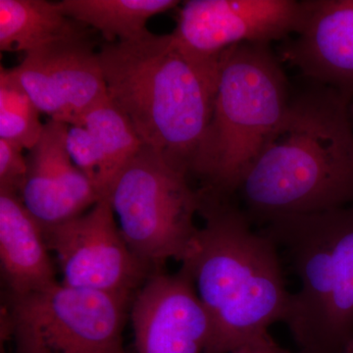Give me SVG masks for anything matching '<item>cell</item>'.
I'll return each instance as SVG.
<instances>
[{"mask_svg":"<svg viewBox=\"0 0 353 353\" xmlns=\"http://www.w3.org/2000/svg\"><path fill=\"white\" fill-rule=\"evenodd\" d=\"M350 101L310 81L292 90L282 119L236 190L252 224L353 204Z\"/></svg>","mask_w":353,"mask_h":353,"instance_id":"cell-1","label":"cell"},{"mask_svg":"<svg viewBox=\"0 0 353 353\" xmlns=\"http://www.w3.org/2000/svg\"><path fill=\"white\" fill-rule=\"evenodd\" d=\"M201 194L204 225L181 269L192 278L212 325L204 353H229L284 322L292 292L270 236L253 228L233 199Z\"/></svg>","mask_w":353,"mask_h":353,"instance_id":"cell-2","label":"cell"},{"mask_svg":"<svg viewBox=\"0 0 353 353\" xmlns=\"http://www.w3.org/2000/svg\"><path fill=\"white\" fill-rule=\"evenodd\" d=\"M108 97L143 145L192 178L212 115L219 62L197 61L169 34L150 31L99 51Z\"/></svg>","mask_w":353,"mask_h":353,"instance_id":"cell-3","label":"cell"},{"mask_svg":"<svg viewBox=\"0 0 353 353\" xmlns=\"http://www.w3.org/2000/svg\"><path fill=\"white\" fill-rule=\"evenodd\" d=\"M299 281L285 324L299 353H343L353 336V204L261 226Z\"/></svg>","mask_w":353,"mask_h":353,"instance_id":"cell-4","label":"cell"},{"mask_svg":"<svg viewBox=\"0 0 353 353\" xmlns=\"http://www.w3.org/2000/svg\"><path fill=\"white\" fill-rule=\"evenodd\" d=\"M289 81L270 44L243 43L220 58L212 115L192 176L201 192L234 199L289 104Z\"/></svg>","mask_w":353,"mask_h":353,"instance_id":"cell-5","label":"cell"},{"mask_svg":"<svg viewBox=\"0 0 353 353\" xmlns=\"http://www.w3.org/2000/svg\"><path fill=\"white\" fill-rule=\"evenodd\" d=\"M106 199L130 250L150 266L182 262L199 228L201 194L190 178L143 145L118 172Z\"/></svg>","mask_w":353,"mask_h":353,"instance_id":"cell-6","label":"cell"},{"mask_svg":"<svg viewBox=\"0 0 353 353\" xmlns=\"http://www.w3.org/2000/svg\"><path fill=\"white\" fill-rule=\"evenodd\" d=\"M129 297L68 287L11 296L9 331L18 353H126Z\"/></svg>","mask_w":353,"mask_h":353,"instance_id":"cell-7","label":"cell"},{"mask_svg":"<svg viewBox=\"0 0 353 353\" xmlns=\"http://www.w3.org/2000/svg\"><path fill=\"white\" fill-rule=\"evenodd\" d=\"M43 234L68 287L131 299L152 274V267L130 250L106 197Z\"/></svg>","mask_w":353,"mask_h":353,"instance_id":"cell-8","label":"cell"},{"mask_svg":"<svg viewBox=\"0 0 353 353\" xmlns=\"http://www.w3.org/2000/svg\"><path fill=\"white\" fill-rule=\"evenodd\" d=\"M301 17L303 1L296 0H189L171 36L187 57L216 63L239 44H270L296 34Z\"/></svg>","mask_w":353,"mask_h":353,"instance_id":"cell-9","label":"cell"},{"mask_svg":"<svg viewBox=\"0 0 353 353\" xmlns=\"http://www.w3.org/2000/svg\"><path fill=\"white\" fill-rule=\"evenodd\" d=\"M87 32L30 51L10 69L39 112L69 126H83L88 111L108 97L99 51Z\"/></svg>","mask_w":353,"mask_h":353,"instance_id":"cell-10","label":"cell"},{"mask_svg":"<svg viewBox=\"0 0 353 353\" xmlns=\"http://www.w3.org/2000/svg\"><path fill=\"white\" fill-rule=\"evenodd\" d=\"M132 322L139 353H204L212 336L210 318L183 269L150 274L132 301Z\"/></svg>","mask_w":353,"mask_h":353,"instance_id":"cell-11","label":"cell"},{"mask_svg":"<svg viewBox=\"0 0 353 353\" xmlns=\"http://www.w3.org/2000/svg\"><path fill=\"white\" fill-rule=\"evenodd\" d=\"M69 125L50 120L27 158L21 199L43 231L83 214L104 199L67 150Z\"/></svg>","mask_w":353,"mask_h":353,"instance_id":"cell-12","label":"cell"},{"mask_svg":"<svg viewBox=\"0 0 353 353\" xmlns=\"http://www.w3.org/2000/svg\"><path fill=\"white\" fill-rule=\"evenodd\" d=\"M282 59L305 80L353 99V0H304L294 38Z\"/></svg>","mask_w":353,"mask_h":353,"instance_id":"cell-13","label":"cell"},{"mask_svg":"<svg viewBox=\"0 0 353 353\" xmlns=\"http://www.w3.org/2000/svg\"><path fill=\"white\" fill-rule=\"evenodd\" d=\"M43 228L21 196L0 190V261L11 296H23L57 284Z\"/></svg>","mask_w":353,"mask_h":353,"instance_id":"cell-14","label":"cell"},{"mask_svg":"<svg viewBox=\"0 0 353 353\" xmlns=\"http://www.w3.org/2000/svg\"><path fill=\"white\" fill-rule=\"evenodd\" d=\"M67 17L58 3L46 0H0V50H37L57 39L87 31Z\"/></svg>","mask_w":353,"mask_h":353,"instance_id":"cell-15","label":"cell"},{"mask_svg":"<svg viewBox=\"0 0 353 353\" xmlns=\"http://www.w3.org/2000/svg\"><path fill=\"white\" fill-rule=\"evenodd\" d=\"M176 0H63L67 17L101 32L108 43L138 38L148 31V19L170 10Z\"/></svg>","mask_w":353,"mask_h":353,"instance_id":"cell-16","label":"cell"},{"mask_svg":"<svg viewBox=\"0 0 353 353\" xmlns=\"http://www.w3.org/2000/svg\"><path fill=\"white\" fill-rule=\"evenodd\" d=\"M83 126L92 134L102 160V192L123 166L143 145L131 122L110 97L95 104L85 115Z\"/></svg>","mask_w":353,"mask_h":353,"instance_id":"cell-17","label":"cell"},{"mask_svg":"<svg viewBox=\"0 0 353 353\" xmlns=\"http://www.w3.org/2000/svg\"><path fill=\"white\" fill-rule=\"evenodd\" d=\"M31 97L14 78L10 69L0 73V139L31 150L41 139L44 124Z\"/></svg>","mask_w":353,"mask_h":353,"instance_id":"cell-18","label":"cell"},{"mask_svg":"<svg viewBox=\"0 0 353 353\" xmlns=\"http://www.w3.org/2000/svg\"><path fill=\"white\" fill-rule=\"evenodd\" d=\"M67 150L72 161L83 172L99 194L102 192V160L92 134L85 126H69Z\"/></svg>","mask_w":353,"mask_h":353,"instance_id":"cell-19","label":"cell"},{"mask_svg":"<svg viewBox=\"0 0 353 353\" xmlns=\"http://www.w3.org/2000/svg\"><path fill=\"white\" fill-rule=\"evenodd\" d=\"M22 148L0 139V190L21 196L27 179V159Z\"/></svg>","mask_w":353,"mask_h":353,"instance_id":"cell-20","label":"cell"},{"mask_svg":"<svg viewBox=\"0 0 353 353\" xmlns=\"http://www.w3.org/2000/svg\"><path fill=\"white\" fill-rule=\"evenodd\" d=\"M229 353H296L279 345L269 332L255 336ZM299 353V352H297Z\"/></svg>","mask_w":353,"mask_h":353,"instance_id":"cell-21","label":"cell"},{"mask_svg":"<svg viewBox=\"0 0 353 353\" xmlns=\"http://www.w3.org/2000/svg\"><path fill=\"white\" fill-rule=\"evenodd\" d=\"M343 353H353V336L348 341L347 347H345V352Z\"/></svg>","mask_w":353,"mask_h":353,"instance_id":"cell-22","label":"cell"},{"mask_svg":"<svg viewBox=\"0 0 353 353\" xmlns=\"http://www.w3.org/2000/svg\"><path fill=\"white\" fill-rule=\"evenodd\" d=\"M350 121H352V130H353V99H352V101H350Z\"/></svg>","mask_w":353,"mask_h":353,"instance_id":"cell-23","label":"cell"}]
</instances>
